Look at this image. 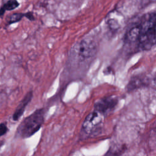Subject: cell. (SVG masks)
<instances>
[{
	"label": "cell",
	"mask_w": 156,
	"mask_h": 156,
	"mask_svg": "<svg viewBox=\"0 0 156 156\" xmlns=\"http://www.w3.org/2000/svg\"><path fill=\"white\" fill-rule=\"evenodd\" d=\"M140 25V35L138 41L143 48H148L156 43V12Z\"/></svg>",
	"instance_id": "2"
},
{
	"label": "cell",
	"mask_w": 156,
	"mask_h": 156,
	"mask_svg": "<svg viewBox=\"0 0 156 156\" xmlns=\"http://www.w3.org/2000/svg\"><path fill=\"white\" fill-rule=\"evenodd\" d=\"M140 35V24H138L133 27L130 29L127 35V39L131 42L136 41L138 40Z\"/></svg>",
	"instance_id": "8"
},
{
	"label": "cell",
	"mask_w": 156,
	"mask_h": 156,
	"mask_svg": "<svg viewBox=\"0 0 156 156\" xmlns=\"http://www.w3.org/2000/svg\"><path fill=\"white\" fill-rule=\"evenodd\" d=\"M32 96H33L32 91H29L25 95V96L21 101V102L18 104V105L17 106L16 110L13 113V120L15 121L18 120V119L23 115L26 106L31 101Z\"/></svg>",
	"instance_id": "6"
},
{
	"label": "cell",
	"mask_w": 156,
	"mask_h": 156,
	"mask_svg": "<svg viewBox=\"0 0 156 156\" xmlns=\"http://www.w3.org/2000/svg\"><path fill=\"white\" fill-rule=\"evenodd\" d=\"M117 104L118 99L116 97L108 96L96 102L94 104V109L96 111L104 115V113L113 110Z\"/></svg>",
	"instance_id": "5"
},
{
	"label": "cell",
	"mask_w": 156,
	"mask_h": 156,
	"mask_svg": "<svg viewBox=\"0 0 156 156\" xmlns=\"http://www.w3.org/2000/svg\"><path fill=\"white\" fill-rule=\"evenodd\" d=\"M44 121V110L40 108L35 110L24 118L17 128L16 135L26 138L35 133L41 127Z\"/></svg>",
	"instance_id": "1"
},
{
	"label": "cell",
	"mask_w": 156,
	"mask_h": 156,
	"mask_svg": "<svg viewBox=\"0 0 156 156\" xmlns=\"http://www.w3.org/2000/svg\"><path fill=\"white\" fill-rule=\"evenodd\" d=\"M144 84V80L143 78H141L139 76H135L130 79L127 86V88L129 91H131L143 86Z\"/></svg>",
	"instance_id": "7"
},
{
	"label": "cell",
	"mask_w": 156,
	"mask_h": 156,
	"mask_svg": "<svg viewBox=\"0 0 156 156\" xmlns=\"http://www.w3.org/2000/svg\"><path fill=\"white\" fill-rule=\"evenodd\" d=\"M104 123V115L94 111L90 113L84 120L82 130L87 135H95L100 132Z\"/></svg>",
	"instance_id": "3"
},
{
	"label": "cell",
	"mask_w": 156,
	"mask_h": 156,
	"mask_svg": "<svg viewBox=\"0 0 156 156\" xmlns=\"http://www.w3.org/2000/svg\"><path fill=\"white\" fill-rule=\"evenodd\" d=\"M24 16L26 18H27L30 21H33L35 20L34 14H33V13L32 12H27V13H24Z\"/></svg>",
	"instance_id": "12"
},
{
	"label": "cell",
	"mask_w": 156,
	"mask_h": 156,
	"mask_svg": "<svg viewBox=\"0 0 156 156\" xmlns=\"http://www.w3.org/2000/svg\"><path fill=\"white\" fill-rule=\"evenodd\" d=\"M24 16V13H15L8 16L7 18V22L8 24H13L17 23L22 20Z\"/></svg>",
	"instance_id": "10"
},
{
	"label": "cell",
	"mask_w": 156,
	"mask_h": 156,
	"mask_svg": "<svg viewBox=\"0 0 156 156\" xmlns=\"http://www.w3.org/2000/svg\"><path fill=\"white\" fill-rule=\"evenodd\" d=\"M74 51L78 60L83 61L95 54L96 51V43L91 38H84L78 43Z\"/></svg>",
	"instance_id": "4"
},
{
	"label": "cell",
	"mask_w": 156,
	"mask_h": 156,
	"mask_svg": "<svg viewBox=\"0 0 156 156\" xmlns=\"http://www.w3.org/2000/svg\"><path fill=\"white\" fill-rule=\"evenodd\" d=\"M19 5L20 3L16 0H9L0 9V16H2L7 10L10 11L16 9Z\"/></svg>",
	"instance_id": "9"
},
{
	"label": "cell",
	"mask_w": 156,
	"mask_h": 156,
	"mask_svg": "<svg viewBox=\"0 0 156 156\" xmlns=\"http://www.w3.org/2000/svg\"><path fill=\"white\" fill-rule=\"evenodd\" d=\"M7 130H8V128H7L5 123L0 124V136L5 134L7 133Z\"/></svg>",
	"instance_id": "11"
}]
</instances>
